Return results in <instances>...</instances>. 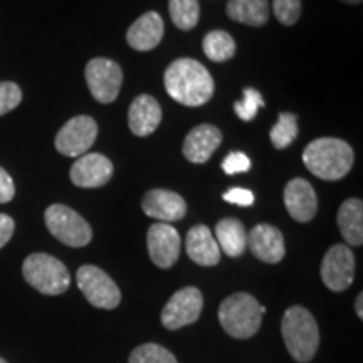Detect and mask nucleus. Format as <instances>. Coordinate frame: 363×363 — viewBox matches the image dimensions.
<instances>
[{
    "label": "nucleus",
    "mask_w": 363,
    "mask_h": 363,
    "mask_svg": "<svg viewBox=\"0 0 363 363\" xmlns=\"http://www.w3.org/2000/svg\"><path fill=\"white\" fill-rule=\"evenodd\" d=\"M222 197H224L225 202L235 203V206H240V207H249L254 203V194L247 189H239V187L229 189L224 195H222Z\"/></svg>",
    "instance_id": "2f4dec72"
},
{
    "label": "nucleus",
    "mask_w": 363,
    "mask_h": 363,
    "mask_svg": "<svg viewBox=\"0 0 363 363\" xmlns=\"http://www.w3.org/2000/svg\"><path fill=\"white\" fill-rule=\"evenodd\" d=\"M98 136V123L91 116H74L57 131L56 150L65 157H81L88 153Z\"/></svg>",
    "instance_id": "1a4fd4ad"
},
{
    "label": "nucleus",
    "mask_w": 363,
    "mask_h": 363,
    "mask_svg": "<svg viewBox=\"0 0 363 363\" xmlns=\"http://www.w3.org/2000/svg\"><path fill=\"white\" fill-rule=\"evenodd\" d=\"M342 2H347V4H360L362 0H342Z\"/></svg>",
    "instance_id": "c9c22d12"
},
{
    "label": "nucleus",
    "mask_w": 363,
    "mask_h": 363,
    "mask_svg": "<svg viewBox=\"0 0 363 363\" xmlns=\"http://www.w3.org/2000/svg\"><path fill=\"white\" fill-rule=\"evenodd\" d=\"M22 101V91L12 81L0 83V116L7 115L9 111L16 110Z\"/></svg>",
    "instance_id": "c756f323"
},
{
    "label": "nucleus",
    "mask_w": 363,
    "mask_h": 363,
    "mask_svg": "<svg viewBox=\"0 0 363 363\" xmlns=\"http://www.w3.org/2000/svg\"><path fill=\"white\" fill-rule=\"evenodd\" d=\"M44 220L49 233L59 242L69 247H84L93 239L91 225L81 217L78 212L62 203H54L44 212Z\"/></svg>",
    "instance_id": "423d86ee"
},
{
    "label": "nucleus",
    "mask_w": 363,
    "mask_h": 363,
    "mask_svg": "<svg viewBox=\"0 0 363 363\" xmlns=\"http://www.w3.org/2000/svg\"><path fill=\"white\" fill-rule=\"evenodd\" d=\"M16 195V185H13L12 177L0 167V203L11 202Z\"/></svg>",
    "instance_id": "473e14b6"
},
{
    "label": "nucleus",
    "mask_w": 363,
    "mask_h": 363,
    "mask_svg": "<svg viewBox=\"0 0 363 363\" xmlns=\"http://www.w3.org/2000/svg\"><path fill=\"white\" fill-rule=\"evenodd\" d=\"M261 108H264V99H262V94L259 91L254 88L244 89L242 99L238 103H234L235 115H238L242 121L254 120Z\"/></svg>",
    "instance_id": "cd10ccee"
},
{
    "label": "nucleus",
    "mask_w": 363,
    "mask_h": 363,
    "mask_svg": "<svg viewBox=\"0 0 363 363\" xmlns=\"http://www.w3.org/2000/svg\"><path fill=\"white\" fill-rule=\"evenodd\" d=\"M86 83L98 103H113L123 84V71L118 62L106 57L91 59L86 66Z\"/></svg>",
    "instance_id": "6e6552de"
},
{
    "label": "nucleus",
    "mask_w": 363,
    "mask_h": 363,
    "mask_svg": "<svg viewBox=\"0 0 363 363\" xmlns=\"http://www.w3.org/2000/svg\"><path fill=\"white\" fill-rule=\"evenodd\" d=\"M281 335H283L286 350L294 360L308 363L316 355L320 345V330L315 316L306 308L291 306L281 320Z\"/></svg>",
    "instance_id": "7ed1b4c3"
},
{
    "label": "nucleus",
    "mask_w": 363,
    "mask_h": 363,
    "mask_svg": "<svg viewBox=\"0 0 363 363\" xmlns=\"http://www.w3.org/2000/svg\"><path fill=\"white\" fill-rule=\"evenodd\" d=\"M145 214L160 222L182 220L187 214V203L177 192L165 189H153L145 194L142 201Z\"/></svg>",
    "instance_id": "4468645a"
},
{
    "label": "nucleus",
    "mask_w": 363,
    "mask_h": 363,
    "mask_svg": "<svg viewBox=\"0 0 363 363\" xmlns=\"http://www.w3.org/2000/svg\"><path fill=\"white\" fill-rule=\"evenodd\" d=\"M130 363H179L174 353L157 343H145L135 348L130 355Z\"/></svg>",
    "instance_id": "bb28decb"
},
{
    "label": "nucleus",
    "mask_w": 363,
    "mask_h": 363,
    "mask_svg": "<svg viewBox=\"0 0 363 363\" xmlns=\"http://www.w3.org/2000/svg\"><path fill=\"white\" fill-rule=\"evenodd\" d=\"M251 169V160L246 153L242 152H233L229 153L222 162V170L225 172L227 175H235V174H244Z\"/></svg>",
    "instance_id": "7c9ffc66"
},
{
    "label": "nucleus",
    "mask_w": 363,
    "mask_h": 363,
    "mask_svg": "<svg viewBox=\"0 0 363 363\" xmlns=\"http://www.w3.org/2000/svg\"><path fill=\"white\" fill-rule=\"evenodd\" d=\"M202 48L211 61L224 62L235 54V40L225 30H211L203 38Z\"/></svg>",
    "instance_id": "b1692460"
},
{
    "label": "nucleus",
    "mask_w": 363,
    "mask_h": 363,
    "mask_svg": "<svg viewBox=\"0 0 363 363\" xmlns=\"http://www.w3.org/2000/svg\"><path fill=\"white\" fill-rule=\"evenodd\" d=\"M355 153L340 138H318L308 143L303 162L313 175L321 180H340L352 170Z\"/></svg>",
    "instance_id": "f03ea898"
},
{
    "label": "nucleus",
    "mask_w": 363,
    "mask_h": 363,
    "mask_svg": "<svg viewBox=\"0 0 363 363\" xmlns=\"http://www.w3.org/2000/svg\"><path fill=\"white\" fill-rule=\"evenodd\" d=\"M362 303H363V294L360 293L357 296V303H355V311H357V315H358V318H363V310H362Z\"/></svg>",
    "instance_id": "f704fd0d"
},
{
    "label": "nucleus",
    "mask_w": 363,
    "mask_h": 363,
    "mask_svg": "<svg viewBox=\"0 0 363 363\" xmlns=\"http://www.w3.org/2000/svg\"><path fill=\"white\" fill-rule=\"evenodd\" d=\"M272 12L283 26H294L301 17V0H272Z\"/></svg>",
    "instance_id": "c85d7f7f"
},
{
    "label": "nucleus",
    "mask_w": 363,
    "mask_h": 363,
    "mask_svg": "<svg viewBox=\"0 0 363 363\" xmlns=\"http://www.w3.org/2000/svg\"><path fill=\"white\" fill-rule=\"evenodd\" d=\"M203 306L201 289L189 286L179 289L169 299L162 311V323L167 330H179L182 326L192 325L199 320Z\"/></svg>",
    "instance_id": "9b49d317"
},
{
    "label": "nucleus",
    "mask_w": 363,
    "mask_h": 363,
    "mask_svg": "<svg viewBox=\"0 0 363 363\" xmlns=\"http://www.w3.org/2000/svg\"><path fill=\"white\" fill-rule=\"evenodd\" d=\"M264 313L266 308L252 294L234 293L220 303L219 321L227 335L235 340H246L259 331Z\"/></svg>",
    "instance_id": "20e7f679"
},
{
    "label": "nucleus",
    "mask_w": 363,
    "mask_h": 363,
    "mask_svg": "<svg viewBox=\"0 0 363 363\" xmlns=\"http://www.w3.org/2000/svg\"><path fill=\"white\" fill-rule=\"evenodd\" d=\"M169 11L174 24L182 30L194 29L201 16L199 0H169Z\"/></svg>",
    "instance_id": "393cba45"
},
{
    "label": "nucleus",
    "mask_w": 363,
    "mask_h": 363,
    "mask_svg": "<svg viewBox=\"0 0 363 363\" xmlns=\"http://www.w3.org/2000/svg\"><path fill=\"white\" fill-rule=\"evenodd\" d=\"M227 16L235 22L251 27H261L269 19V2L267 0H229Z\"/></svg>",
    "instance_id": "5701e85b"
},
{
    "label": "nucleus",
    "mask_w": 363,
    "mask_h": 363,
    "mask_svg": "<svg viewBox=\"0 0 363 363\" xmlns=\"http://www.w3.org/2000/svg\"><path fill=\"white\" fill-rule=\"evenodd\" d=\"M165 89L184 106H202L214 94V79L207 67L190 57L177 59L167 67Z\"/></svg>",
    "instance_id": "f257e3e1"
},
{
    "label": "nucleus",
    "mask_w": 363,
    "mask_h": 363,
    "mask_svg": "<svg viewBox=\"0 0 363 363\" xmlns=\"http://www.w3.org/2000/svg\"><path fill=\"white\" fill-rule=\"evenodd\" d=\"M216 240L229 257L242 256L247 249V233L246 227L238 219L227 217L217 222L216 225Z\"/></svg>",
    "instance_id": "4be33fe9"
},
{
    "label": "nucleus",
    "mask_w": 363,
    "mask_h": 363,
    "mask_svg": "<svg viewBox=\"0 0 363 363\" xmlns=\"http://www.w3.org/2000/svg\"><path fill=\"white\" fill-rule=\"evenodd\" d=\"M22 274L35 291L57 296L67 291L71 284V274L67 267L57 257L45 252H34L26 257L22 264Z\"/></svg>",
    "instance_id": "39448f33"
},
{
    "label": "nucleus",
    "mask_w": 363,
    "mask_h": 363,
    "mask_svg": "<svg viewBox=\"0 0 363 363\" xmlns=\"http://www.w3.org/2000/svg\"><path fill=\"white\" fill-rule=\"evenodd\" d=\"M162 121L160 103L150 94H140L131 103L128 111V125L136 136H148L158 128Z\"/></svg>",
    "instance_id": "6ab92c4d"
},
{
    "label": "nucleus",
    "mask_w": 363,
    "mask_h": 363,
    "mask_svg": "<svg viewBox=\"0 0 363 363\" xmlns=\"http://www.w3.org/2000/svg\"><path fill=\"white\" fill-rule=\"evenodd\" d=\"M355 276V256L350 247L337 244L326 251L321 261V279L330 291L342 293L348 289Z\"/></svg>",
    "instance_id": "9d476101"
},
{
    "label": "nucleus",
    "mask_w": 363,
    "mask_h": 363,
    "mask_svg": "<svg viewBox=\"0 0 363 363\" xmlns=\"http://www.w3.org/2000/svg\"><path fill=\"white\" fill-rule=\"evenodd\" d=\"M222 133L214 125H199L185 136L184 157L192 163H206L212 153L220 147Z\"/></svg>",
    "instance_id": "f3484780"
},
{
    "label": "nucleus",
    "mask_w": 363,
    "mask_h": 363,
    "mask_svg": "<svg viewBox=\"0 0 363 363\" xmlns=\"http://www.w3.org/2000/svg\"><path fill=\"white\" fill-rule=\"evenodd\" d=\"M0 363H9V362H6V360H4V358H0Z\"/></svg>",
    "instance_id": "e433bc0d"
},
{
    "label": "nucleus",
    "mask_w": 363,
    "mask_h": 363,
    "mask_svg": "<svg viewBox=\"0 0 363 363\" xmlns=\"http://www.w3.org/2000/svg\"><path fill=\"white\" fill-rule=\"evenodd\" d=\"M165 33V24L160 13L147 12L138 17L126 33V43L135 51L147 52L155 49Z\"/></svg>",
    "instance_id": "a211bd4d"
},
{
    "label": "nucleus",
    "mask_w": 363,
    "mask_h": 363,
    "mask_svg": "<svg viewBox=\"0 0 363 363\" xmlns=\"http://www.w3.org/2000/svg\"><path fill=\"white\" fill-rule=\"evenodd\" d=\"M180 242V234L175 227L165 222L153 224L147 234L150 259L162 269H169L179 261Z\"/></svg>",
    "instance_id": "f8f14e48"
},
{
    "label": "nucleus",
    "mask_w": 363,
    "mask_h": 363,
    "mask_svg": "<svg viewBox=\"0 0 363 363\" xmlns=\"http://www.w3.org/2000/svg\"><path fill=\"white\" fill-rule=\"evenodd\" d=\"M189 257L199 266H216L220 261V249L207 225H194L185 238Z\"/></svg>",
    "instance_id": "aec40b11"
},
{
    "label": "nucleus",
    "mask_w": 363,
    "mask_h": 363,
    "mask_svg": "<svg viewBox=\"0 0 363 363\" xmlns=\"http://www.w3.org/2000/svg\"><path fill=\"white\" fill-rule=\"evenodd\" d=\"M81 293L94 308L115 310L121 301V291L115 281L101 267L93 264L81 266L76 272Z\"/></svg>",
    "instance_id": "0eeeda50"
},
{
    "label": "nucleus",
    "mask_w": 363,
    "mask_h": 363,
    "mask_svg": "<svg viewBox=\"0 0 363 363\" xmlns=\"http://www.w3.org/2000/svg\"><path fill=\"white\" fill-rule=\"evenodd\" d=\"M113 163L101 153H84L72 163L69 177L76 187L98 189L106 185L113 177Z\"/></svg>",
    "instance_id": "ddd939ff"
},
{
    "label": "nucleus",
    "mask_w": 363,
    "mask_h": 363,
    "mask_svg": "<svg viewBox=\"0 0 363 363\" xmlns=\"http://www.w3.org/2000/svg\"><path fill=\"white\" fill-rule=\"evenodd\" d=\"M338 229L350 246L363 244V202L360 199H348L340 206Z\"/></svg>",
    "instance_id": "412c9836"
},
{
    "label": "nucleus",
    "mask_w": 363,
    "mask_h": 363,
    "mask_svg": "<svg viewBox=\"0 0 363 363\" xmlns=\"http://www.w3.org/2000/svg\"><path fill=\"white\" fill-rule=\"evenodd\" d=\"M247 246L257 259L276 264L284 257V238L279 229L269 224H257L247 235Z\"/></svg>",
    "instance_id": "2eb2a0df"
},
{
    "label": "nucleus",
    "mask_w": 363,
    "mask_h": 363,
    "mask_svg": "<svg viewBox=\"0 0 363 363\" xmlns=\"http://www.w3.org/2000/svg\"><path fill=\"white\" fill-rule=\"evenodd\" d=\"M13 230H16V222H13L12 217L7 214H0V249L12 239Z\"/></svg>",
    "instance_id": "72a5a7b5"
},
{
    "label": "nucleus",
    "mask_w": 363,
    "mask_h": 363,
    "mask_svg": "<svg viewBox=\"0 0 363 363\" xmlns=\"http://www.w3.org/2000/svg\"><path fill=\"white\" fill-rule=\"evenodd\" d=\"M298 133V116L293 115V113H281L278 123L272 126L269 136L274 148L283 150L296 140Z\"/></svg>",
    "instance_id": "a878e982"
},
{
    "label": "nucleus",
    "mask_w": 363,
    "mask_h": 363,
    "mask_svg": "<svg viewBox=\"0 0 363 363\" xmlns=\"http://www.w3.org/2000/svg\"><path fill=\"white\" fill-rule=\"evenodd\" d=\"M284 206L298 222H310L316 216L318 199L313 185L305 179H293L284 189Z\"/></svg>",
    "instance_id": "dca6fc26"
}]
</instances>
